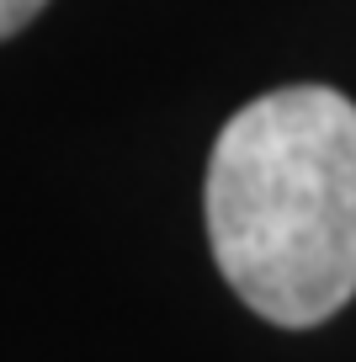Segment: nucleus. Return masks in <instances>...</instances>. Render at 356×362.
<instances>
[{
    "mask_svg": "<svg viewBox=\"0 0 356 362\" xmlns=\"http://www.w3.org/2000/svg\"><path fill=\"white\" fill-rule=\"evenodd\" d=\"M208 240L229 288L271 325H319L356 298V102L282 86L223 123Z\"/></svg>",
    "mask_w": 356,
    "mask_h": 362,
    "instance_id": "f257e3e1",
    "label": "nucleus"
},
{
    "mask_svg": "<svg viewBox=\"0 0 356 362\" xmlns=\"http://www.w3.org/2000/svg\"><path fill=\"white\" fill-rule=\"evenodd\" d=\"M37 11H43V0H0V37L22 33Z\"/></svg>",
    "mask_w": 356,
    "mask_h": 362,
    "instance_id": "f03ea898",
    "label": "nucleus"
}]
</instances>
